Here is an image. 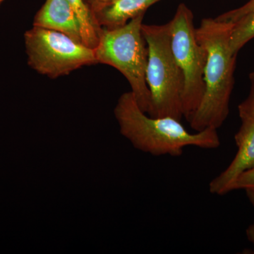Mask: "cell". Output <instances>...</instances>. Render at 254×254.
<instances>
[{
	"label": "cell",
	"mask_w": 254,
	"mask_h": 254,
	"mask_svg": "<svg viewBox=\"0 0 254 254\" xmlns=\"http://www.w3.org/2000/svg\"><path fill=\"white\" fill-rule=\"evenodd\" d=\"M3 1H4V0H0V4H1V3L3 2Z\"/></svg>",
	"instance_id": "obj_17"
},
{
	"label": "cell",
	"mask_w": 254,
	"mask_h": 254,
	"mask_svg": "<svg viewBox=\"0 0 254 254\" xmlns=\"http://www.w3.org/2000/svg\"><path fill=\"white\" fill-rule=\"evenodd\" d=\"M233 26L210 17L203 18L195 28L197 40L207 52L204 94L189 122L195 131L218 129L228 116L237 56L230 45Z\"/></svg>",
	"instance_id": "obj_1"
},
{
	"label": "cell",
	"mask_w": 254,
	"mask_h": 254,
	"mask_svg": "<svg viewBox=\"0 0 254 254\" xmlns=\"http://www.w3.org/2000/svg\"><path fill=\"white\" fill-rule=\"evenodd\" d=\"M245 190L246 193H247V197H248L251 203H252V205L254 206V188L247 189V190ZM247 236L249 241L253 244L254 247V222L248 227V229H247Z\"/></svg>",
	"instance_id": "obj_15"
},
{
	"label": "cell",
	"mask_w": 254,
	"mask_h": 254,
	"mask_svg": "<svg viewBox=\"0 0 254 254\" xmlns=\"http://www.w3.org/2000/svg\"><path fill=\"white\" fill-rule=\"evenodd\" d=\"M71 4L81 24L83 43L94 49L98 41L101 28L95 23L91 10L85 0H68Z\"/></svg>",
	"instance_id": "obj_10"
},
{
	"label": "cell",
	"mask_w": 254,
	"mask_h": 254,
	"mask_svg": "<svg viewBox=\"0 0 254 254\" xmlns=\"http://www.w3.org/2000/svg\"><path fill=\"white\" fill-rule=\"evenodd\" d=\"M142 33L148 53L145 77L151 105L148 115L152 118L170 117L181 121L184 118V78L172 50L169 23H143Z\"/></svg>",
	"instance_id": "obj_3"
},
{
	"label": "cell",
	"mask_w": 254,
	"mask_h": 254,
	"mask_svg": "<svg viewBox=\"0 0 254 254\" xmlns=\"http://www.w3.org/2000/svg\"><path fill=\"white\" fill-rule=\"evenodd\" d=\"M254 188V168L242 174L234 184L232 190Z\"/></svg>",
	"instance_id": "obj_14"
},
{
	"label": "cell",
	"mask_w": 254,
	"mask_h": 254,
	"mask_svg": "<svg viewBox=\"0 0 254 254\" xmlns=\"http://www.w3.org/2000/svg\"><path fill=\"white\" fill-rule=\"evenodd\" d=\"M161 0H102L90 4L92 16L100 28L123 26L132 18L145 14L152 5Z\"/></svg>",
	"instance_id": "obj_8"
},
{
	"label": "cell",
	"mask_w": 254,
	"mask_h": 254,
	"mask_svg": "<svg viewBox=\"0 0 254 254\" xmlns=\"http://www.w3.org/2000/svg\"><path fill=\"white\" fill-rule=\"evenodd\" d=\"M254 38V11L234 23L230 41L232 51L238 54L239 51Z\"/></svg>",
	"instance_id": "obj_11"
},
{
	"label": "cell",
	"mask_w": 254,
	"mask_h": 254,
	"mask_svg": "<svg viewBox=\"0 0 254 254\" xmlns=\"http://www.w3.org/2000/svg\"><path fill=\"white\" fill-rule=\"evenodd\" d=\"M240 117L242 125L235 136L237 154L230 165L209 184L212 194L222 195L232 191L237 179L254 168V117Z\"/></svg>",
	"instance_id": "obj_7"
},
{
	"label": "cell",
	"mask_w": 254,
	"mask_h": 254,
	"mask_svg": "<svg viewBox=\"0 0 254 254\" xmlns=\"http://www.w3.org/2000/svg\"><path fill=\"white\" fill-rule=\"evenodd\" d=\"M254 11V0H250L243 6L219 15L215 19L222 22L235 23L245 15Z\"/></svg>",
	"instance_id": "obj_12"
},
{
	"label": "cell",
	"mask_w": 254,
	"mask_h": 254,
	"mask_svg": "<svg viewBox=\"0 0 254 254\" xmlns=\"http://www.w3.org/2000/svg\"><path fill=\"white\" fill-rule=\"evenodd\" d=\"M114 113L122 135L136 149L153 156L180 157L187 146L215 149L220 145L215 128L190 133L176 119L147 115L138 106L131 91L120 97Z\"/></svg>",
	"instance_id": "obj_2"
},
{
	"label": "cell",
	"mask_w": 254,
	"mask_h": 254,
	"mask_svg": "<svg viewBox=\"0 0 254 254\" xmlns=\"http://www.w3.org/2000/svg\"><path fill=\"white\" fill-rule=\"evenodd\" d=\"M24 41L28 65L49 78L98 64L94 49L60 32L33 26L25 33Z\"/></svg>",
	"instance_id": "obj_6"
},
{
	"label": "cell",
	"mask_w": 254,
	"mask_h": 254,
	"mask_svg": "<svg viewBox=\"0 0 254 254\" xmlns=\"http://www.w3.org/2000/svg\"><path fill=\"white\" fill-rule=\"evenodd\" d=\"M33 26L64 33L83 43L79 20L68 0H46L35 16Z\"/></svg>",
	"instance_id": "obj_9"
},
{
	"label": "cell",
	"mask_w": 254,
	"mask_h": 254,
	"mask_svg": "<svg viewBox=\"0 0 254 254\" xmlns=\"http://www.w3.org/2000/svg\"><path fill=\"white\" fill-rule=\"evenodd\" d=\"M194 17L186 4H180L169 23L172 50L184 78V118L190 122L199 106L205 91L207 52L198 41Z\"/></svg>",
	"instance_id": "obj_5"
},
{
	"label": "cell",
	"mask_w": 254,
	"mask_h": 254,
	"mask_svg": "<svg viewBox=\"0 0 254 254\" xmlns=\"http://www.w3.org/2000/svg\"><path fill=\"white\" fill-rule=\"evenodd\" d=\"M102 1V0H85V1L87 3V4L89 6L90 4H93V3L97 2V1ZM89 7V6H88Z\"/></svg>",
	"instance_id": "obj_16"
},
{
	"label": "cell",
	"mask_w": 254,
	"mask_h": 254,
	"mask_svg": "<svg viewBox=\"0 0 254 254\" xmlns=\"http://www.w3.org/2000/svg\"><path fill=\"white\" fill-rule=\"evenodd\" d=\"M251 90L250 95L245 101L239 105V114L241 115H250L254 117V71L251 73Z\"/></svg>",
	"instance_id": "obj_13"
},
{
	"label": "cell",
	"mask_w": 254,
	"mask_h": 254,
	"mask_svg": "<svg viewBox=\"0 0 254 254\" xmlns=\"http://www.w3.org/2000/svg\"><path fill=\"white\" fill-rule=\"evenodd\" d=\"M144 14L120 27L102 28L94 52L98 64L113 66L127 78L138 106L148 113L151 98L145 77L148 53L142 33Z\"/></svg>",
	"instance_id": "obj_4"
},
{
	"label": "cell",
	"mask_w": 254,
	"mask_h": 254,
	"mask_svg": "<svg viewBox=\"0 0 254 254\" xmlns=\"http://www.w3.org/2000/svg\"><path fill=\"white\" fill-rule=\"evenodd\" d=\"M252 254H254V250L252 251V252H251Z\"/></svg>",
	"instance_id": "obj_18"
}]
</instances>
